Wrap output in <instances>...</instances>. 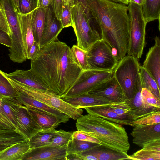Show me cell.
Segmentation results:
<instances>
[{
    "instance_id": "cell-54",
    "label": "cell",
    "mask_w": 160,
    "mask_h": 160,
    "mask_svg": "<svg viewBox=\"0 0 160 160\" xmlns=\"http://www.w3.org/2000/svg\"><path fill=\"white\" fill-rule=\"evenodd\" d=\"M87 0H74L75 4L77 3H80L83 5H86V3Z\"/></svg>"
},
{
    "instance_id": "cell-12",
    "label": "cell",
    "mask_w": 160,
    "mask_h": 160,
    "mask_svg": "<svg viewBox=\"0 0 160 160\" xmlns=\"http://www.w3.org/2000/svg\"><path fill=\"white\" fill-rule=\"evenodd\" d=\"M67 145L62 146H45L29 149L21 160H66Z\"/></svg>"
},
{
    "instance_id": "cell-33",
    "label": "cell",
    "mask_w": 160,
    "mask_h": 160,
    "mask_svg": "<svg viewBox=\"0 0 160 160\" xmlns=\"http://www.w3.org/2000/svg\"><path fill=\"white\" fill-rule=\"evenodd\" d=\"M71 49L74 60L82 71L89 69V67L88 61L87 51L81 48L76 45H73Z\"/></svg>"
},
{
    "instance_id": "cell-31",
    "label": "cell",
    "mask_w": 160,
    "mask_h": 160,
    "mask_svg": "<svg viewBox=\"0 0 160 160\" xmlns=\"http://www.w3.org/2000/svg\"><path fill=\"white\" fill-rule=\"evenodd\" d=\"M140 74L142 88L147 89L160 98V88L150 74L141 66H140Z\"/></svg>"
},
{
    "instance_id": "cell-51",
    "label": "cell",
    "mask_w": 160,
    "mask_h": 160,
    "mask_svg": "<svg viewBox=\"0 0 160 160\" xmlns=\"http://www.w3.org/2000/svg\"><path fill=\"white\" fill-rule=\"evenodd\" d=\"M64 5L73 7L75 5L74 0H63Z\"/></svg>"
},
{
    "instance_id": "cell-14",
    "label": "cell",
    "mask_w": 160,
    "mask_h": 160,
    "mask_svg": "<svg viewBox=\"0 0 160 160\" xmlns=\"http://www.w3.org/2000/svg\"><path fill=\"white\" fill-rule=\"evenodd\" d=\"M63 28L50 5L46 8L45 27L39 42L41 47L58 39V36Z\"/></svg>"
},
{
    "instance_id": "cell-15",
    "label": "cell",
    "mask_w": 160,
    "mask_h": 160,
    "mask_svg": "<svg viewBox=\"0 0 160 160\" xmlns=\"http://www.w3.org/2000/svg\"><path fill=\"white\" fill-rule=\"evenodd\" d=\"M130 134L133 143L142 147L151 141L160 139V123L135 125Z\"/></svg>"
},
{
    "instance_id": "cell-56",
    "label": "cell",
    "mask_w": 160,
    "mask_h": 160,
    "mask_svg": "<svg viewBox=\"0 0 160 160\" xmlns=\"http://www.w3.org/2000/svg\"><path fill=\"white\" fill-rule=\"evenodd\" d=\"M8 147H0V153L4 150L6 148Z\"/></svg>"
},
{
    "instance_id": "cell-5",
    "label": "cell",
    "mask_w": 160,
    "mask_h": 160,
    "mask_svg": "<svg viewBox=\"0 0 160 160\" xmlns=\"http://www.w3.org/2000/svg\"><path fill=\"white\" fill-rule=\"evenodd\" d=\"M0 5L10 31L12 45L8 49V56L13 62L22 63L26 61L27 58L17 10L11 0H0Z\"/></svg>"
},
{
    "instance_id": "cell-22",
    "label": "cell",
    "mask_w": 160,
    "mask_h": 160,
    "mask_svg": "<svg viewBox=\"0 0 160 160\" xmlns=\"http://www.w3.org/2000/svg\"><path fill=\"white\" fill-rule=\"evenodd\" d=\"M18 92V95L16 100L19 103L26 106L35 108L52 114L61 119L63 123L69 120V117L63 112L50 107L23 92Z\"/></svg>"
},
{
    "instance_id": "cell-35",
    "label": "cell",
    "mask_w": 160,
    "mask_h": 160,
    "mask_svg": "<svg viewBox=\"0 0 160 160\" xmlns=\"http://www.w3.org/2000/svg\"><path fill=\"white\" fill-rule=\"evenodd\" d=\"M134 125H152L160 123V109L157 108L142 118L132 121Z\"/></svg>"
},
{
    "instance_id": "cell-49",
    "label": "cell",
    "mask_w": 160,
    "mask_h": 160,
    "mask_svg": "<svg viewBox=\"0 0 160 160\" xmlns=\"http://www.w3.org/2000/svg\"><path fill=\"white\" fill-rule=\"evenodd\" d=\"M81 160H98L95 156L91 154L79 155Z\"/></svg>"
},
{
    "instance_id": "cell-48",
    "label": "cell",
    "mask_w": 160,
    "mask_h": 160,
    "mask_svg": "<svg viewBox=\"0 0 160 160\" xmlns=\"http://www.w3.org/2000/svg\"><path fill=\"white\" fill-rule=\"evenodd\" d=\"M66 158V160H81L79 155L77 153L67 154Z\"/></svg>"
},
{
    "instance_id": "cell-18",
    "label": "cell",
    "mask_w": 160,
    "mask_h": 160,
    "mask_svg": "<svg viewBox=\"0 0 160 160\" xmlns=\"http://www.w3.org/2000/svg\"><path fill=\"white\" fill-rule=\"evenodd\" d=\"M83 108L88 113L101 117L122 125L134 127L132 121L129 119L127 115L118 114L112 110L109 104L91 106Z\"/></svg>"
},
{
    "instance_id": "cell-6",
    "label": "cell",
    "mask_w": 160,
    "mask_h": 160,
    "mask_svg": "<svg viewBox=\"0 0 160 160\" xmlns=\"http://www.w3.org/2000/svg\"><path fill=\"white\" fill-rule=\"evenodd\" d=\"M128 7L130 25L129 45L127 55L138 59L141 57L145 46L147 24L141 5L130 2Z\"/></svg>"
},
{
    "instance_id": "cell-13",
    "label": "cell",
    "mask_w": 160,
    "mask_h": 160,
    "mask_svg": "<svg viewBox=\"0 0 160 160\" xmlns=\"http://www.w3.org/2000/svg\"><path fill=\"white\" fill-rule=\"evenodd\" d=\"M88 93L103 97L112 102L123 101L126 99L121 88L113 75L98 85Z\"/></svg>"
},
{
    "instance_id": "cell-34",
    "label": "cell",
    "mask_w": 160,
    "mask_h": 160,
    "mask_svg": "<svg viewBox=\"0 0 160 160\" xmlns=\"http://www.w3.org/2000/svg\"><path fill=\"white\" fill-rule=\"evenodd\" d=\"M73 132L60 129L56 130L55 136L52 138L48 146L58 147L67 145L72 138Z\"/></svg>"
},
{
    "instance_id": "cell-38",
    "label": "cell",
    "mask_w": 160,
    "mask_h": 160,
    "mask_svg": "<svg viewBox=\"0 0 160 160\" xmlns=\"http://www.w3.org/2000/svg\"><path fill=\"white\" fill-rule=\"evenodd\" d=\"M141 94L145 104L149 106L160 109V98L144 88H142Z\"/></svg>"
},
{
    "instance_id": "cell-29",
    "label": "cell",
    "mask_w": 160,
    "mask_h": 160,
    "mask_svg": "<svg viewBox=\"0 0 160 160\" xmlns=\"http://www.w3.org/2000/svg\"><path fill=\"white\" fill-rule=\"evenodd\" d=\"M6 74L0 70V96L16 99L18 92L12 84Z\"/></svg>"
},
{
    "instance_id": "cell-16",
    "label": "cell",
    "mask_w": 160,
    "mask_h": 160,
    "mask_svg": "<svg viewBox=\"0 0 160 160\" xmlns=\"http://www.w3.org/2000/svg\"><path fill=\"white\" fill-rule=\"evenodd\" d=\"M154 45L147 53L142 66L150 74L160 88V40L158 36L154 38Z\"/></svg>"
},
{
    "instance_id": "cell-8",
    "label": "cell",
    "mask_w": 160,
    "mask_h": 160,
    "mask_svg": "<svg viewBox=\"0 0 160 160\" xmlns=\"http://www.w3.org/2000/svg\"><path fill=\"white\" fill-rule=\"evenodd\" d=\"M140 64L138 59L126 55L118 63L113 70V76L121 88L126 99L133 95L141 81Z\"/></svg>"
},
{
    "instance_id": "cell-52",
    "label": "cell",
    "mask_w": 160,
    "mask_h": 160,
    "mask_svg": "<svg viewBox=\"0 0 160 160\" xmlns=\"http://www.w3.org/2000/svg\"><path fill=\"white\" fill-rule=\"evenodd\" d=\"M119 3L121 4L128 5L129 3V0H110Z\"/></svg>"
},
{
    "instance_id": "cell-1",
    "label": "cell",
    "mask_w": 160,
    "mask_h": 160,
    "mask_svg": "<svg viewBox=\"0 0 160 160\" xmlns=\"http://www.w3.org/2000/svg\"><path fill=\"white\" fill-rule=\"evenodd\" d=\"M30 64V69L50 91L60 96L67 93L82 71L70 47L58 39L41 48Z\"/></svg>"
},
{
    "instance_id": "cell-40",
    "label": "cell",
    "mask_w": 160,
    "mask_h": 160,
    "mask_svg": "<svg viewBox=\"0 0 160 160\" xmlns=\"http://www.w3.org/2000/svg\"><path fill=\"white\" fill-rule=\"evenodd\" d=\"M109 105L115 112L120 115H127L130 109V106L125 101L113 102L109 104Z\"/></svg>"
},
{
    "instance_id": "cell-57",
    "label": "cell",
    "mask_w": 160,
    "mask_h": 160,
    "mask_svg": "<svg viewBox=\"0 0 160 160\" xmlns=\"http://www.w3.org/2000/svg\"><path fill=\"white\" fill-rule=\"evenodd\" d=\"M41 0H39V5H40V2H41Z\"/></svg>"
},
{
    "instance_id": "cell-42",
    "label": "cell",
    "mask_w": 160,
    "mask_h": 160,
    "mask_svg": "<svg viewBox=\"0 0 160 160\" xmlns=\"http://www.w3.org/2000/svg\"><path fill=\"white\" fill-rule=\"evenodd\" d=\"M3 98L0 96V107ZM16 129L4 115L0 108V129L15 131Z\"/></svg>"
},
{
    "instance_id": "cell-26",
    "label": "cell",
    "mask_w": 160,
    "mask_h": 160,
    "mask_svg": "<svg viewBox=\"0 0 160 160\" xmlns=\"http://www.w3.org/2000/svg\"><path fill=\"white\" fill-rule=\"evenodd\" d=\"M46 8L39 6L34 16L32 29L35 41L39 44L45 27Z\"/></svg>"
},
{
    "instance_id": "cell-2",
    "label": "cell",
    "mask_w": 160,
    "mask_h": 160,
    "mask_svg": "<svg viewBox=\"0 0 160 160\" xmlns=\"http://www.w3.org/2000/svg\"><path fill=\"white\" fill-rule=\"evenodd\" d=\"M86 5L100 29L101 39L119 62L126 55L129 47L128 6L110 0H87Z\"/></svg>"
},
{
    "instance_id": "cell-10",
    "label": "cell",
    "mask_w": 160,
    "mask_h": 160,
    "mask_svg": "<svg viewBox=\"0 0 160 160\" xmlns=\"http://www.w3.org/2000/svg\"><path fill=\"white\" fill-rule=\"evenodd\" d=\"M113 75V71L91 69L83 71L64 95L75 96L88 93L101 82L110 78Z\"/></svg>"
},
{
    "instance_id": "cell-58",
    "label": "cell",
    "mask_w": 160,
    "mask_h": 160,
    "mask_svg": "<svg viewBox=\"0 0 160 160\" xmlns=\"http://www.w3.org/2000/svg\"><path fill=\"white\" fill-rule=\"evenodd\" d=\"M1 6H0V11H1Z\"/></svg>"
},
{
    "instance_id": "cell-43",
    "label": "cell",
    "mask_w": 160,
    "mask_h": 160,
    "mask_svg": "<svg viewBox=\"0 0 160 160\" xmlns=\"http://www.w3.org/2000/svg\"><path fill=\"white\" fill-rule=\"evenodd\" d=\"M51 5L56 17L60 21L64 5L63 0H52Z\"/></svg>"
},
{
    "instance_id": "cell-20",
    "label": "cell",
    "mask_w": 160,
    "mask_h": 160,
    "mask_svg": "<svg viewBox=\"0 0 160 160\" xmlns=\"http://www.w3.org/2000/svg\"><path fill=\"white\" fill-rule=\"evenodd\" d=\"M62 100L78 108L91 106L108 104L113 102L101 97L84 93L75 96H67L63 95L60 96Z\"/></svg>"
},
{
    "instance_id": "cell-21",
    "label": "cell",
    "mask_w": 160,
    "mask_h": 160,
    "mask_svg": "<svg viewBox=\"0 0 160 160\" xmlns=\"http://www.w3.org/2000/svg\"><path fill=\"white\" fill-rule=\"evenodd\" d=\"M36 9L25 14H22L17 12L26 55L28 59L30 50L35 41L32 29V23Z\"/></svg>"
},
{
    "instance_id": "cell-24",
    "label": "cell",
    "mask_w": 160,
    "mask_h": 160,
    "mask_svg": "<svg viewBox=\"0 0 160 160\" xmlns=\"http://www.w3.org/2000/svg\"><path fill=\"white\" fill-rule=\"evenodd\" d=\"M79 155L91 154L98 160H123L128 159V153L114 150L103 146L97 145L78 153Z\"/></svg>"
},
{
    "instance_id": "cell-37",
    "label": "cell",
    "mask_w": 160,
    "mask_h": 160,
    "mask_svg": "<svg viewBox=\"0 0 160 160\" xmlns=\"http://www.w3.org/2000/svg\"><path fill=\"white\" fill-rule=\"evenodd\" d=\"M39 6V0H19L17 11L22 14H27Z\"/></svg>"
},
{
    "instance_id": "cell-23",
    "label": "cell",
    "mask_w": 160,
    "mask_h": 160,
    "mask_svg": "<svg viewBox=\"0 0 160 160\" xmlns=\"http://www.w3.org/2000/svg\"><path fill=\"white\" fill-rule=\"evenodd\" d=\"M26 107L34 120L42 130L55 128L61 123H63L61 119L50 113L35 108Z\"/></svg>"
},
{
    "instance_id": "cell-53",
    "label": "cell",
    "mask_w": 160,
    "mask_h": 160,
    "mask_svg": "<svg viewBox=\"0 0 160 160\" xmlns=\"http://www.w3.org/2000/svg\"><path fill=\"white\" fill-rule=\"evenodd\" d=\"M130 2H132L134 3L139 5H143L145 0H129Z\"/></svg>"
},
{
    "instance_id": "cell-25",
    "label": "cell",
    "mask_w": 160,
    "mask_h": 160,
    "mask_svg": "<svg viewBox=\"0 0 160 160\" xmlns=\"http://www.w3.org/2000/svg\"><path fill=\"white\" fill-rule=\"evenodd\" d=\"M29 149L28 140L15 143L0 153V160H21L22 155Z\"/></svg>"
},
{
    "instance_id": "cell-7",
    "label": "cell",
    "mask_w": 160,
    "mask_h": 160,
    "mask_svg": "<svg viewBox=\"0 0 160 160\" xmlns=\"http://www.w3.org/2000/svg\"><path fill=\"white\" fill-rule=\"evenodd\" d=\"M18 92H23L52 108L59 111L76 120L82 115L83 110L76 108L62 100L60 96L50 91L38 89L18 83L9 78Z\"/></svg>"
},
{
    "instance_id": "cell-3",
    "label": "cell",
    "mask_w": 160,
    "mask_h": 160,
    "mask_svg": "<svg viewBox=\"0 0 160 160\" xmlns=\"http://www.w3.org/2000/svg\"><path fill=\"white\" fill-rule=\"evenodd\" d=\"M76 120L78 130L97 139L103 146L127 153L130 145L127 133L122 125L89 113L82 115Z\"/></svg>"
},
{
    "instance_id": "cell-17",
    "label": "cell",
    "mask_w": 160,
    "mask_h": 160,
    "mask_svg": "<svg viewBox=\"0 0 160 160\" xmlns=\"http://www.w3.org/2000/svg\"><path fill=\"white\" fill-rule=\"evenodd\" d=\"M142 88L141 81L132 97L125 100L130 108V109L127 113V115L128 118L132 121L140 118L157 108L148 106L144 104L141 94Z\"/></svg>"
},
{
    "instance_id": "cell-36",
    "label": "cell",
    "mask_w": 160,
    "mask_h": 160,
    "mask_svg": "<svg viewBox=\"0 0 160 160\" xmlns=\"http://www.w3.org/2000/svg\"><path fill=\"white\" fill-rule=\"evenodd\" d=\"M128 159L134 160H160V152L142 149L129 155Z\"/></svg>"
},
{
    "instance_id": "cell-32",
    "label": "cell",
    "mask_w": 160,
    "mask_h": 160,
    "mask_svg": "<svg viewBox=\"0 0 160 160\" xmlns=\"http://www.w3.org/2000/svg\"><path fill=\"white\" fill-rule=\"evenodd\" d=\"M98 144H99L72 138L67 144V155L72 153L78 154Z\"/></svg>"
},
{
    "instance_id": "cell-46",
    "label": "cell",
    "mask_w": 160,
    "mask_h": 160,
    "mask_svg": "<svg viewBox=\"0 0 160 160\" xmlns=\"http://www.w3.org/2000/svg\"><path fill=\"white\" fill-rule=\"evenodd\" d=\"M0 44L9 48L11 46L12 43L10 36L6 32L0 30Z\"/></svg>"
},
{
    "instance_id": "cell-11",
    "label": "cell",
    "mask_w": 160,
    "mask_h": 160,
    "mask_svg": "<svg viewBox=\"0 0 160 160\" xmlns=\"http://www.w3.org/2000/svg\"><path fill=\"white\" fill-rule=\"evenodd\" d=\"M9 99L17 124L15 131L29 141L42 129L34 120L26 106L19 103L16 99Z\"/></svg>"
},
{
    "instance_id": "cell-45",
    "label": "cell",
    "mask_w": 160,
    "mask_h": 160,
    "mask_svg": "<svg viewBox=\"0 0 160 160\" xmlns=\"http://www.w3.org/2000/svg\"><path fill=\"white\" fill-rule=\"evenodd\" d=\"M0 30L6 32L10 36V28L5 16L1 10L0 11Z\"/></svg>"
},
{
    "instance_id": "cell-27",
    "label": "cell",
    "mask_w": 160,
    "mask_h": 160,
    "mask_svg": "<svg viewBox=\"0 0 160 160\" xmlns=\"http://www.w3.org/2000/svg\"><path fill=\"white\" fill-rule=\"evenodd\" d=\"M142 8L147 24L156 20L160 23V0H145Z\"/></svg>"
},
{
    "instance_id": "cell-30",
    "label": "cell",
    "mask_w": 160,
    "mask_h": 160,
    "mask_svg": "<svg viewBox=\"0 0 160 160\" xmlns=\"http://www.w3.org/2000/svg\"><path fill=\"white\" fill-rule=\"evenodd\" d=\"M26 140H27L15 130L0 129V147H9Z\"/></svg>"
},
{
    "instance_id": "cell-19",
    "label": "cell",
    "mask_w": 160,
    "mask_h": 160,
    "mask_svg": "<svg viewBox=\"0 0 160 160\" xmlns=\"http://www.w3.org/2000/svg\"><path fill=\"white\" fill-rule=\"evenodd\" d=\"M6 74L8 78L19 83L32 88L50 91L48 87L31 69L26 70L17 69Z\"/></svg>"
},
{
    "instance_id": "cell-41",
    "label": "cell",
    "mask_w": 160,
    "mask_h": 160,
    "mask_svg": "<svg viewBox=\"0 0 160 160\" xmlns=\"http://www.w3.org/2000/svg\"><path fill=\"white\" fill-rule=\"evenodd\" d=\"M72 138L100 144L99 141L98 139L79 130L73 132Z\"/></svg>"
},
{
    "instance_id": "cell-55",
    "label": "cell",
    "mask_w": 160,
    "mask_h": 160,
    "mask_svg": "<svg viewBox=\"0 0 160 160\" xmlns=\"http://www.w3.org/2000/svg\"><path fill=\"white\" fill-rule=\"evenodd\" d=\"M12 2L14 8L17 9L18 6L19 0H11Z\"/></svg>"
},
{
    "instance_id": "cell-44",
    "label": "cell",
    "mask_w": 160,
    "mask_h": 160,
    "mask_svg": "<svg viewBox=\"0 0 160 160\" xmlns=\"http://www.w3.org/2000/svg\"><path fill=\"white\" fill-rule=\"evenodd\" d=\"M142 148L145 149L160 152V139L151 141L145 144Z\"/></svg>"
},
{
    "instance_id": "cell-39",
    "label": "cell",
    "mask_w": 160,
    "mask_h": 160,
    "mask_svg": "<svg viewBox=\"0 0 160 160\" xmlns=\"http://www.w3.org/2000/svg\"><path fill=\"white\" fill-rule=\"evenodd\" d=\"M72 7L63 5L60 19L63 28L72 26Z\"/></svg>"
},
{
    "instance_id": "cell-9",
    "label": "cell",
    "mask_w": 160,
    "mask_h": 160,
    "mask_svg": "<svg viewBox=\"0 0 160 160\" xmlns=\"http://www.w3.org/2000/svg\"><path fill=\"white\" fill-rule=\"evenodd\" d=\"M89 69L113 71L118 62L109 45L101 39L87 51Z\"/></svg>"
},
{
    "instance_id": "cell-50",
    "label": "cell",
    "mask_w": 160,
    "mask_h": 160,
    "mask_svg": "<svg viewBox=\"0 0 160 160\" xmlns=\"http://www.w3.org/2000/svg\"><path fill=\"white\" fill-rule=\"evenodd\" d=\"M52 0H41L40 4V6L47 8L51 5Z\"/></svg>"
},
{
    "instance_id": "cell-28",
    "label": "cell",
    "mask_w": 160,
    "mask_h": 160,
    "mask_svg": "<svg viewBox=\"0 0 160 160\" xmlns=\"http://www.w3.org/2000/svg\"><path fill=\"white\" fill-rule=\"evenodd\" d=\"M56 130L54 128L38 132L29 140L30 149L48 145L55 135Z\"/></svg>"
},
{
    "instance_id": "cell-47",
    "label": "cell",
    "mask_w": 160,
    "mask_h": 160,
    "mask_svg": "<svg viewBox=\"0 0 160 160\" xmlns=\"http://www.w3.org/2000/svg\"><path fill=\"white\" fill-rule=\"evenodd\" d=\"M41 48L39 44L34 41L29 51L28 59H33L38 54Z\"/></svg>"
},
{
    "instance_id": "cell-4",
    "label": "cell",
    "mask_w": 160,
    "mask_h": 160,
    "mask_svg": "<svg viewBox=\"0 0 160 160\" xmlns=\"http://www.w3.org/2000/svg\"><path fill=\"white\" fill-rule=\"evenodd\" d=\"M72 25L77 45L87 51L101 39L100 29L86 5L77 3L72 9Z\"/></svg>"
}]
</instances>
